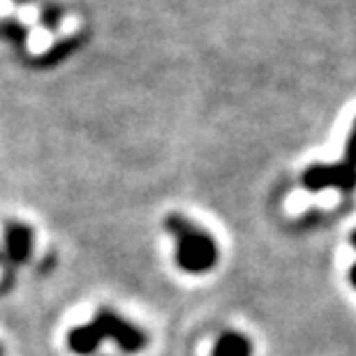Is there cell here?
Returning a JSON list of instances; mask_svg holds the SVG:
<instances>
[{
    "label": "cell",
    "mask_w": 356,
    "mask_h": 356,
    "mask_svg": "<svg viewBox=\"0 0 356 356\" xmlns=\"http://www.w3.org/2000/svg\"><path fill=\"white\" fill-rule=\"evenodd\" d=\"M352 243L356 245V232L352 234ZM350 280H352V284H354V289H356V264L352 266V270H350Z\"/></svg>",
    "instance_id": "6"
},
{
    "label": "cell",
    "mask_w": 356,
    "mask_h": 356,
    "mask_svg": "<svg viewBox=\"0 0 356 356\" xmlns=\"http://www.w3.org/2000/svg\"><path fill=\"white\" fill-rule=\"evenodd\" d=\"M7 243H10V254L17 261L26 259L31 252V232L26 227H10L7 232Z\"/></svg>",
    "instance_id": "4"
},
{
    "label": "cell",
    "mask_w": 356,
    "mask_h": 356,
    "mask_svg": "<svg viewBox=\"0 0 356 356\" xmlns=\"http://www.w3.org/2000/svg\"><path fill=\"white\" fill-rule=\"evenodd\" d=\"M104 338H111L113 343L127 354L141 352L148 343L146 336L137 326L125 322L123 317H118L116 312H111V310H99L90 324L76 326V329L70 331L67 347L74 354H90L97 350Z\"/></svg>",
    "instance_id": "1"
},
{
    "label": "cell",
    "mask_w": 356,
    "mask_h": 356,
    "mask_svg": "<svg viewBox=\"0 0 356 356\" xmlns=\"http://www.w3.org/2000/svg\"><path fill=\"white\" fill-rule=\"evenodd\" d=\"M252 347L248 343L245 336L236 331H227L218 338L216 347H213V356H250Z\"/></svg>",
    "instance_id": "3"
},
{
    "label": "cell",
    "mask_w": 356,
    "mask_h": 356,
    "mask_svg": "<svg viewBox=\"0 0 356 356\" xmlns=\"http://www.w3.org/2000/svg\"><path fill=\"white\" fill-rule=\"evenodd\" d=\"M343 165L350 169L352 174H356V127H354V134L350 137V144H347V155H345Z\"/></svg>",
    "instance_id": "5"
},
{
    "label": "cell",
    "mask_w": 356,
    "mask_h": 356,
    "mask_svg": "<svg viewBox=\"0 0 356 356\" xmlns=\"http://www.w3.org/2000/svg\"><path fill=\"white\" fill-rule=\"evenodd\" d=\"M0 354H3V350H0Z\"/></svg>",
    "instance_id": "7"
},
{
    "label": "cell",
    "mask_w": 356,
    "mask_h": 356,
    "mask_svg": "<svg viewBox=\"0 0 356 356\" xmlns=\"http://www.w3.org/2000/svg\"><path fill=\"white\" fill-rule=\"evenodd\" d=\"M167 229L176 238V264L185 273H206L216 266L218 261V248L204 229L192 225L183 216H169Z\"/></svg>",
    "instance_id": "2"
}]
</instances>
